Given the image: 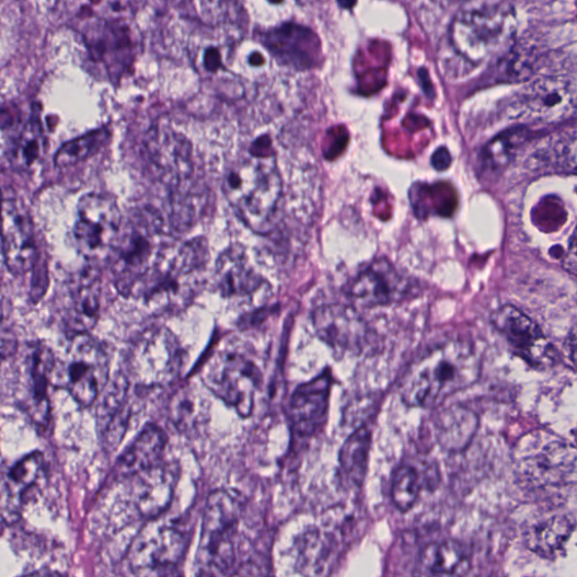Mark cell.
<instances>
[{
    "instance_id": "cell-1",
    "label": "cell",
    "mask_w": 577,
    "mask_h": 577,
    "mask_svg": "<svg viewBox=\"0 0 577 577\" xmlns=\"http://www.w3.org/2000/svg\"><path fill=\"white\" fill-rule=\"evenodd\" d=\"M481 362L473 346L448 341L414 361L402 378V401L411 407L439 406L453 394L466 390L480 377Z\"/></svg>"
},
{
    "instance_id": "cell-2",
    "label": "cell",
    "mask_w": 577,
    "mask_h": 577,
    "mask_svg": "<svg viewBox=\"0 0 577 577\" xmlns=\"http://www.w3.org/2000/svg\"><path fill=\"white\" fill-rule=\"evenodd\" d=\"M209 257L205 238L170 243L137 297L143 299L152 315L184 311L203 290Z\"/></svg>"
},
{
    "instance_id": "cell-3",
    "label": "cell",
    "mask_w": 577,
    "mask_h": 577,
    "mask_svg": "<svg viewBox=\"0 0 577 577\" xmlns=\"http://www.w3.org/2000/svg\"><path fill=\"white\" fill-rule=\"evenodd\" d=\"M229 205L254 233L270 232L282 197V178L273 152L252 150L223 180Z\"/></svg>"
},
{
    "instance_id": "cell-4",
    "label": "cell",
    "mask_w": 577,
    "mask_h": 577,
    "mask_svg": "<svg viewBox=\"0 0 577 577\" xmlns=\"http://www.w3.org/2000/svg\"><path fill=\"white\" fill-rule=\"evenodd\" d=\"M164 226L161 214L150 207L134 209L124 219L118 243L108 258L114 286L122 296H138L170 244Z\"/></svg>"
},
{
    "instance_id": "cell-5",
    "label": "cell",
    "mask_w": 577,
    "mask_h": 577,
    "mask_svg": "<svg viewBox=\"0 0 577 577\" xmlns=\"http://www.w3.org/2000/svg\"><path fill=\"white\" fill-rule=\"evenodd\" d=\"M517 14L511 0H465L455 14L450 38L455 51L473 64L503 55L512 44Z\"/></svg>"
},
{
    "instance_id": "cell-6",
    "label": "cell",
    "mask_w": 577,
    "mask_h": 577,
    "mask_svg": "<svg viewBox=\"0 0 577 577\" xmlns=\"http://www.w3.org/2000/svg\"><path fill=\"white\" fill-rule=\"evenodd\" d=\"M517 478L532 489L562 487L577 480V450L555 435L524 436L513 454Z\"/></svg>"
},
{
    "instance_id": "cell-7",
    "label": "cell",
    "mask_w": 577,
    "mask_h": 577,
    "mask_svg": "<svg viewBox=\"0 0 577 577\" xmlns=\"http://www.w3.org/2000/svg\"><path fill=\"white\" fill-rule=\"evenodd\" d=\"M242 505L234 494L217 489L208 496L204 510L196 566L199 575L232 574L236 564L235 534Z\"/></svg>"
},
{
    "instance_id": "cell-8",
    "label": "cell",
    "mask_w": 577,
    "mask_h": 577,
    "mask_svg": "<svg viewBox=\"0 0 577 577\" xmlns=\"http://www.w3.org/2000/svg\"><path fill=\"white\" fill-rule=\"evenodd\" d=\"M109 361L103 343L90 333L70 337L64 359L56 365L58 386L82 407L97 402L109 380Z\"/></svg>"
},
{
    "instance_id": "cell-9",
    "label": "cell",
    "mask_w": 577,
    "mask_h": 577,
    "mask_svg": "<svg viewBox=\"0 0 577 577\" xmlns=\"http://www.w3.org/2000/svg\"><path fill=\"white\" fill-rule=\"evenodd\" d=\"M184 353L169 328L150 327L140 333L127 356V376L141 389L170 386L181 374Z\"/></svg>"
},
{
    "instance_id": "cell-10",
    "label": "cell",
    "mask_w": 577,
    "mask_h": 577,
    "mask_svg": "<svg viewBox=\"0 0 577 577\" xmlns=\"http://www.w3.org/2000/svg\"><path fill=\"white\" fill-rule=\"evenodd\" d=\"M150 174L171 192V206L194 200L192 178L195 175L192 146L182 135L168 128L152 130L143 143Z\"/></svg>"
},
{
    "instance_id": "cell-11",
    "label": "cell",
    "mask_w": 577,
    "mask_h": 577,
    "mask_svg": "<svg viewBox=\"0 0 577 577\" xmlns=\"http://www.w3.org/2000/svg\"><path fill=\"white\" fill-rule=\"evenodd\" d=\"M189 538L180 523L149 520L127 552L131 572L141 576L176 574L188 549Z\"/></svg>"
},
{
    "instance_id": "cell-12",
    "label": "cell",
    "mask_w": 577,
    "mask_h": 577,
    "mask_svg": "<svg viewBox=\"0 0 577 577\" xmlns=\"http://www.w3.org/2000/svg\"><path fill=\"white\" fill-rule=\"evenodd\" d=\"M205 388L242 417L251 416L262 374L244 354L221 350L201 370Z\"/></svg>"
},
{
    "instance_id": "cell-13",
    "label": "cell",
    "mask_w": 577,
    "mask_h": 577,
    "mask_svg": "<svg viewBox=\"0 0 577 577\" xmlns=\"http://www.w3.org/2000/svg\"><path fill=\"white\" fill-rule=\"evenodd\" d=\"M124 217L108 195L89 194L77 207L73 238L77 249L90 261L108 259L117 245Z\"/></svg>"
},
{
    "instance_id": "cell-14",
    "label": "cell",
    "mask_w": 577,
    "mask_h": 577,
    "mask_svg": "<svg viewBox=\"0 0 577 577\" xmlns=\"http://www.w3.org/2000/svg\"><path fill=\"white\" fill-rule=\"evenodd\" d=\"M515 108L520 117L543 124H557L577 108V89L561 76H542L519 93Z\"/></svg>"
},
{
    "instance_id": "cell-15",
    "label": "cell",
    "mask_w": 577,
    "mask_h": 577,
    "mask_svg": "<svg viewBox=\"0 0 577 577\" xmlns=\"http://www.w3.org/2000/svg\"><path fill=\"white\" fill-rule=\"evenodd\" d=\"M493 324L501 333L512 350L534 368H550L557 355L543 331L531 319L507 304L493 315Z\"/></svg>"
},
{
    "instance_id": "cell-16",
    "label": "cell",
    "mask_w": 577,
    "mask_h": 577,
    "mask_svg": "<svg viewBox=\"0 0 577 577\" xmlns=\"http://www.w3.org/2000/svg\"><path fill=\"white\" fill-rule=\"evenodd\" d=\"M313 324L319 337L341 354H362L371 341V330L355 307L325 304L315 311Z\"/></svg>"
},
{
    "instance_id": "cell-17",
    "label": "cell",
    "mask_w": 577,
    "mask_h": 577,
    "mask_svg": "<svg viewBox=\"0 0 577 577\" xmlns=\"http://www.w3.org/2000/svg\"><path fill=\"white\" fill-rule=\"evenodd\" d=\"M57 361L53 351L43 343H31L24 354V390L20 405L38 427L47 426L50 417L49 389L55 379Z\"/></svg>"
},
{
    "instance_id": "cell-18",
    "label": "cell",
    "mask_w": 577,
    "mask_h": 577,
    "mask_svg": "<svg viewBox=\"0 0 577 577\" xmlns=\"http://www.w3.org/2000/svg\"><path fill=\"white\" fill-rule=\"evenodd\" d=\"M412 285L388 259L371 263L350 286V298L363 307L391 304L409 297Z\"/></svg>"
},
{
    "instance_id": "cell-19",
    "label": "cell",
    "mask_w": 577,
    "mask_h": 577,
    "mask_svg": "<svg viewBox=\"0 0 577 577\" xmlns=\"http://www.w3.org/2000/svg\"><path fill=\"white\" fill-rule=\"evenodd\" d=\"M3 257L8 270L15 277L31 273L38 257L33 222L14 201L4 204Z\"/></svg>"
},
{
    "instance_id": "cell-20",
    "label": "cell",
    "mask_w": 577,
    "mask_h": 577,
    "mask_svg": "<svg viewBox=\"0 0 577 577\" xmlns=\"http://www.w3.org/2000/svg\"><path fill=\"white\" fill-rule=\"evenodd\" d=\"M130 499L138 516L145 520L165 513L174 496L178 470L172 464H159L131 478Z\"/></svg>"
},
{
    "instance_id": "cell-21",
    "label": "cell",
    "mask_w": 577,
    "mask_h": 577,
    "mask_svg": "<svg viewBox=\"0 0 577 577\" xmlns=\"http://www.w3.org/2000/svg\"><path fill=\"white\" fill-rule=\"evenodd\" d=\"M130 383L128 376H115L108 380L97 399V431L101 443L107 452L117 449L127 432L131 416L128 401Z\"/></svg>"
},
{
    "instance_id": "cell-22",
    "label": "cell",
    "mask_w": 577,
    "mask_h": 577,
    "mask_svg": "<svg viewBox=\"0 0 577 577\" xmlns=\"http://www.w3.org/2000/svg\"><path fill=\"white\" fill-rule=\"evenodd\" d=\"M331 388L332 377L325 371L296 390L290 403V418L297 434L311 436L323 425L328 412Z\"/></svg>"
},
{
    "instance_id": "cell-23",
    "label": "cell",
    "mask_w": 577,
    "mask_h": 577,
    "mask_svg": "<svg viewBox=\"0 0 577 577\" xmlns=\"http://www.w3.org/2000/svg\"><path fill=\"white\" fill-rule=\"evenodd\" d=\"M101 280L95 268H90L72 282L68 304L64 312V324L73 336L90 333L100 320Z\"/></svg>"
},
{
    "instance_id": "cell-24",
    "label": "cell",
    "mask_w": 577,
    "mask_h": 577,
    "mask_svg": "<svg viewBox=\"0 0 577 577\" xmlns=\"http://www.w3.org/2000/svg\"><path fill=\"white\" fill-rule=\"evenodd\" d=\"M216 284L224 298H251L264 281L251 264L246 251L239 245L227 249L216 263Z\"/></svg>"
},
{
    "instance_id": "cell-25",
    "label": "cell",
    "mask_w": 577,
    "mask_h": 577,
    "mask_svg": "<svg viewBox=\"0 0 577 577\" xmlns=\"http://www.w3.org/2000/svg\"><path fill=\"white\" fill-rule=\"evenodd\" d=\"M46 461L42 452L34 451L20 459L3 476L2 512L3 521L16 520L25 496L45 477Z\"/></svg>"
},
{
    "instance_id": "cell-26",
    "label": "cell",
    "mask_w": 577,
    "mask_h": 577,
    "mask_svg": "<svg viewBox=\"0 0 577 577\" xmlns=\"http://www.w3.org/2000/svg\"><path fill=\"white\" fill-rule=\"evenodd\" d=\"M169 438L158 425L149 423L119 455L114 468L115 478L132 476L161 464Z\"/></svg>"
},
{
    "instance_id": "cell-27",
    "label": "cell",
    "mask_w": 577,
    "mask_h": 577,
    "mask_svg": "<svg viewBox=\"0 0 577 577\" xmlns=\"http://www.w3.org/2000/svg\"><path fill=\"white\" fill-rule=\"evenodd\" d=\"M209 401L196 384H183L169 403V418L174 428L184 435L197 432L209 416Z\"/></svg>"
},
{
    "instance_id": "cell-28",
    "label": "cell",
    "mask_w": 577,
    "mask_h": 577,
    "mask_svg": "<svg viewBox=\"0 0 577 577\" xmlns=\"http://www.w3.org/2000/svg\"><path fill=\"white\" fill-rule=\"evenodd\" d=\"M574 531V522L566 515H555L533 523L526 532V544L543 558H556L564 551Z\"/></svg>"
},
{
    "instance_id": "cell-29",
    "label": "cell",
    "mask_w": 577,
    "mask_h": 577,
    "mask_svg": "<svg viewBox=\"0 0 577 577\" xmlns=\"http://www.w3.org/2000/svg\"><path fill=\"white\" fill-rule=\"evenodd\" d=\"M477 428L476 414L463 406H451L441 411L436 420L438 442L451 452L466 449Z\"/></svg>"
},
{
    "instance_id": "cell-30",
    "label": "cell",
    "mask_w": 577,
    "mask_h": 577,
    "mask_svg": "<svg viewBox=\"0 0 577 577\" xmlns=\"http://www.w3.org/2000/svg\"><path fill=\"white\" fill-rule=\"evenodd\" d=\"M266 45L286 64L310 68L314 62L311 51L313 35L310 30L296 25L282 26L267 34Z\"/></svg>"
},
{
    "instance_id": "cell-31",
    "label": "cell",
    "mask_w": 577,
    "mask_h": 577,
    "mask_svg": "<svg viewBox=\"0 0 577 577\" xmlns=\"http://www.w3.org/2000/svg\"><path fill=\"white\" fill-rule=\"evenodd\" d=\"M371 440V431L362 426L346 439L339 451L342 475L354 486L361 487L365 482Z\"/></svg>"
},
{
    "instance_id": "cell-32",
    "label": "cell",
    "mask_w": 577,
    "mask_h": 577,
    "mask_svg": "<svg viewBox=\"0 0 577 577\" xmlns=\"http://www.w3.org/2000/svg\"><path fill=\"white\" fill-rule=\"evenodd\" d=\"M466 565L464 549L452 541L428 545L422 551L418 559L419 572L429 575L459 574Z\"/></svg>"
},
{
    "instance_id": "cell-33",
    "label": "cell",
    "mask_w": 577,
    "mask_h": 577,
    "mask_svg": "<svg viewBox=\"0 0 577 577\" xmlns=\"http://www.w3.org/2000/svg\"><path fill=\"white\" fill-rule=\"evenodd\" d=\"M45 152V136L41 122L31 119L18 134L9 149V161L20 170L32 168Z\"/></svg>"
},
{
    "instance_id": "cell-34",
    "label": "cell",
    "mask_w": 577,
    "mask_h": 577,
    "mask_svg": "<svg viewBox=\"0 0 577 577\" xmlns=\"http://www.w3.org/2000/svg\"><path fill=\"white\" fill-rule=\"evenodd\" d=\"M108 138L109 131L103 128L66 142L56 153V166L68 169L93 158L107 143Z\"/></svg>"
},
{
    "instance_id": "cell-35",
    "label": "cell",
    "mask_w": 577,
    "mask_h": 577,
    "mask_svg": "<svg viewBox=\"0 0 577 577\" xmlns=\"http://www.w3.org/2000/svg\"><path fill=\"white\" fill-rule=\"evenodd\" d=\"M420 492L419 475L415 469L403 465L400 466L393 477L392 498L395 507L401 512H407L417 503Z\"/></svg>"
},
{
    "instance_id": "cell-36",
    "label": "cell",
    "mask_w": 577,
    "mask_h": 577,
    "mask_svg": "<svg viewBox=\"0 0 577 577\" xmlns=\"http://www.w3.org/2000/svg\"><path fill=\"white\" fill-rule=\"evenodd\" d=\"M521 139L520 132L506 134L494 139L485 149V161L492 169H501L511 159Z\"/></svg>"
},
{
    "instance_id": "cell-37",
    "label": "cell",
    "mask_w": 577,
    "mask_h": 577,
    "mask_svg": "<svg viewBox=\"0 0 577 577\" xmlns=\"http://www.w3.org/2000/svg\"><path fill=\"white\" fill-rule=\"evenodd\" d=\"M556 143L555 158L559 168L577 173V132L567 135Z\"/></svg>"
},
{
    "instance_id": "cell-38",
    "label": "cell",
    "mask_w": 577,
    "mask_h": 577,
    "mask_svg": "<svg viewBox=\"0 0 577 577\" xmlns=\"http://www.w3.org/2000/svg\"><path fill=\"white\" fill-rule=\"evenodd\" d=\"M432 163H434V165L436 166L437 170H439V171L446 170L451 163V158H450L449 151L447 149H445V148L439 149L435 153Z\"/></svg>"
},
{
    "instance_id": "cell-39",
    "label": "cell",
    "mask_w": 577,
    "mask_h": 577,
    "mask_svg": "<svg viewBox=\"0 0 577 577\" xmlns=\"http://www.w3.org/2000/svg\"><path fill=\"white\" fill-rule=\"evenodd\" d=\"M567 348L570 360L577 367V326L572 331L568 337Z\"/></svg>"
},
{
    "instance_id": "cell-40",
    "label": "cell",
    "mask_w": 577,
    "mask_h": 577,
    "mask_svg": "<svg viewBox=\"0 0 577 577\" xmlns=\"http://www.w3.org/2000/svg\"><path fill=\"white\" fill-rule=\"evenodd\" d=\"M342 8L351 9L356 4V0H338Z\"/></svg>"
},
{
    "instance_id": "cell-41",
    "label": "cell",
    "mask_w": 577,
    "mask_h": 577,
    "mask_svg": "<svg viewBox=\"0 0 577 577\" xmlns=\"http://www.w3.org/2000/svg\"><path fill=\"white\" fill-rule=\"evenodd\" d=\"M574 250H575L576 255H577V232H576V239L574 240Z\"/></svg>"
},
{
    "instance_id": "cell-42",
    "label": "cell",
    "mask_w": 577,
    "mask_h": 577,
    "mask_svg": "<svg viewBox=\"0 0 577 577\" xmlns=\"http://www.w3.org/2000/svg\"><path fill=\"white\" fill-rule=\"evenodd\" d=\"M574 436H575V439H576V442H577V429H576Z\"/></svg>"
}]
</instances>
